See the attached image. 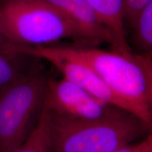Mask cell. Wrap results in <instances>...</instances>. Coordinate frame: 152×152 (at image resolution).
<instances>
[{"instance_id": "6da1fadb", "label": "cell", "mask_w": 152, "mask_h": 152, "mask_svg": "<svg viewBox=\"0 0 152 152\" xmlns=\"http://www.w3.org/2000/svg\"><path fill=\"white\" fill-rule=\"evenodd\" d=\"M44 46L52 53L89 66L128 104L133 115L151 128V54L124 55L83 44Z\"/></svg>"}, {"instance_id": "7a4b0ae2", "label": "cell", "mask_w": 152, "mask_h": 152, "mask_svg": "<svg viewBox=\"0 0 152 152\" xmlns=\"http://www.w3.org/2000/svg\"><path fill=\"white\" fill-rule=\"evenodd\" d=\"M49 113L54 152H114L146 137L151 130L135 115L121 109L90 120Z\"/></svg>"}, {"instance_id": "3957f363", "label": "cell", "mask_w": 152, "mask_h": 152, "mask_svg": "<svg viewBox=\"0 0 152 152\" xmlns=\"http://www.w3.org/2000/svg\"><path fill=\"white\" fill-rule=\"evenodd\" d=\"M0 26L17 45L40 46L71 39L94 46L75 22L46 0H1Z\"/></svg>"}, {"instance_id": "277c9868", "label": "cell", "mask_w": 152, "mask_h": 152, "mask_svg": "<svg viewBox=\"0 0 152 152\" xmlns=\"http://www.w3.org/2000/svg\"><path fill=\"white\" fill-rule=\"evenodd\" d=\"M49 76L42 66L23 72L0 90V152L20 147L37 125Z\"/></svg>"}, {"instance_id": "5b68a950", "label": "cell", "mask_w": 152, "mask_h": 152, "mask_svg": "<svg viewBox=\"0 0 152 152\" xmlns=\"http://www.w3.org/2000/svg\"><path fill=\"white\" fill-rule=\"evenodd\" d=\"M44 106L50 113L85 120L99 118L119 109L95 97L64 77L49 78Z\"/></svg>"}, {"instance_id": "8992f818", "label": "cell", "mask_w": 152, "mask_h": 152, "mask_svg": "<svg viewBox=\"0 0 152 152\" xmlns=\"http://www.w3.org/2000/svg\"><path fill=\"white\" fill-rule=\"evenodd\" d=\"M69 17L86 34L93 45L109 43L113 37L87 0H46Z\"/></svg>"}, {"instance_id": "52a82bcc", "label": "cell", "mask_w": 152, "mask_h": 152, "mask_svg": "<svg viewBox=\"0 0 152 152\" xmlns=\"http://www.w3.org/2000/svg\"><path fill=\"white\" fill-rule=\"evenodd\" d=\"M113 37L112 50L124 55L133 54L125 29L124 0H87Z\"/></svg>"}, {"instance_id": "ba28073f", "label": "cell", "mask_w": 152, "mask_h": 152, "mask_svg": "<svg viewBox=\"0 0 152 152\" xmlns=\"http://www.w3.org/2000/svg\"><path fill=\"white\" fill-rule=\"evenodd\" d=\"M11 152H54L49 131V113L45 106L33 132L20 147Z\"/></svg>"}, {"instance_id": "9c48e42d", "label": "cell", "mask_w": 152, "mask_h": 152, "mask_svg": "<svg viewBox=\"0 0 152 152\" xmlns=\"http://www.w3.org/2000/svg\"><path fill=\"white\" fill-rule=\"evenodd\" d=\"M134 40L140 54H152V1L139 13L133 26Z\"/></svg>"}, {"instance_id": "30bf717a", "label": "cell", "mask_w": 152, "mask_h": 152, "mask_svg": "<svg viewBox=\"0 0 152 152\" xmlns=\"http://www.w3.org/2000/svg\"><path fill=\"white\" fill-rule=\"evenodd\" d=\"M0 53V90L14 81L23 73L16 61Z\"/></svg>"}, {"instance_id": "8fae6325", "label": "cell", "mask_w": 152, "mask_h": 152, "mask_svg": "<svg viewBox=\"0 0 152 152\" xmlns=\"http://www.w3.org/2000/svg\"><path fill=\"white\" fill-rule=\"evenodd\" d=\"M152 0H124L125 21L128 20L131 28L133 27L140 11Z\"/></svg>"}, {"instance_id": "7c38bea8", "label": "cell", "mask_w": 152, "mask_h": 152, "mask_svg": "<svg viewBox=\"0 0 152 152\" xmlns=\"http://www.w3.org/2000/svg\"><path fill=\"white\" fill-rule=\"evenodd\" d=\"M19 47L20 45H17L9 40L0 26V53L13 59H16L18 57L22 56L18 53Z\"/></svg>"}, {"instance_id": "4fadbf2b", "label": "cell", "mask_w": 152, "mask_h": 152, "mask_svg": "<svg viewBox=\"0 0 152 152\" xmlns=\"http://www.w3.org/2000/svg\"><path fill=\"white\" fill-rule=\"evenodd\" d=\"M114 152H152V136L149 134L137 143H132Z\"/></svg>"}]
</instances>
